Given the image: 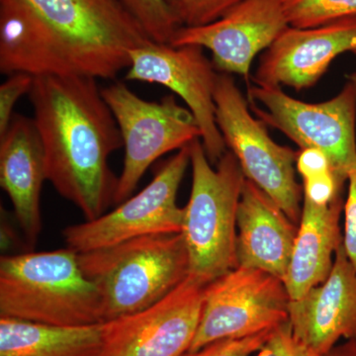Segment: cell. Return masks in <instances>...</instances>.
Here are the masks:
<instances>
[{"mask_svg":"<svg viewBox=\"0 0 356 356\" xmlns=\"http://www.w3.org/2000/svg\"><path fill=\"white\" fill-rule=\"evenodd\" d=\"M205 286L191 276L145 310L103 323L100 356H184L202 314Z\"/></svg>","mask_w":356,"mask_h":356,"instance_id":"12","label":"cell"},{"mask_svg":"<svg viewBox=\"0 0 356 356\" xmlns=\"http://www.w3.org/2000/svg\"><path fill=\"white\" fill-rule=\"evenodd\" d=\"M214 99L218 128L245 178L299 225L303 189L295 178L298 153L271 139L266 124L250 115L247 99L231 74L219 72Z\"/></svg>","mask_w":356,"mask_h":356,"instance_id":"8","label":"cell"},{"mask_svg":"<svg viewBox=\"0 0 356 356\" xmlns=\"http://www.w3.org/2000/svg\"><path fill=\"white\" fill-rule=\"evenodd\" d=\"M304 198L318 205H329L341 195L343 184L339 182L332 168L302 177Z\"/></svg>","mask_w":356,"mask_h":356,"instance_id":"25","label":"cell"},{"mask_svg":"<svg viewBox=\"0 0 356 356\" xmlns=\"http://www.w3.org/2000/svg\"><path fill=\"white\" fill-rule=\"evenodd\" d=\"M290 27L309 29L356 16V0H282Z\"/></svg>","mask_w":356,"mask_h":356,"instance_id":"20","label":"cell"},{"mask_svg":"<svg viewBox=\"0 0 356 356\" xmlns=\"http://www.w3.org/2000/svg\"><path fill=\"white\" fill-rule=\"evenodd\" d=\"M102 93L125 149L114 198V205H119L131 197L156 159L200 139L201 132L191 110L178 104L175 95L147 102L120 81L102 88Z\"/></svg>","mask_w":356,"mask_h":356,"instance_id":"6","label":"cell"},{"mask_svg":"<svg viewBox=\"0 0 356 356\" xmlns=\"http://www.w3.org/2000/svg\"><path fill=\"white\" fill-rule=\"evenodd\" d=\"M284 281L252 267L236 266L206 285L202 314L188 353L226 339L254 336L289 321Z\"/></svg>","mask_w":356,"mask_h":356,"instance_id":"9","label":"cell"},{"mask_svg":"<svg viewBox=\"0 0 356 356\" xmlns=\"http://www.w3.org/2000/svg\"><path fill=\"white\" fill-rule=\"evenodd\" d=\"M255 356H318L293 334L289 321L276 327Z\"/></svg>","mask_w":356,"mask_h":356,"instance_id":"26","label":"cell"},{"mask_svg":"<svg viewBox=\"0 0 356 356\" xmlns=\"http://www.w3.org/2000/svg\"><path fill=\"white\" fill-rule=\"evenodd\" d=\"M252 112L266 125L285 134L301 149L325 154L339 182L356 168V86L351 81L327 102L308 103L287 95L281 88L248 86Z\"/></svg>","mask_w":356,"mask_h":356,"instance_id":"7","label":"cell"},{"mask_svg":"<svg viewBox=\"0 0 356 356\" xmlns=\"http://www.w3.org/2000/svg\"><path fill=\"white\" fill-rule=\"evenodd\" d=\"M118 2L154 43L170 44L180 28L166 0H118Z\"/></svg>","mask_w":356,"mask_h":356,"instance_id":"21","label":"cell"},{"mask_svg":"<svg viewBox=\"0 0 356 356\" xmlns=\"http://www.w3.org/2000/svg\"><path fill=\"white\" fill-rule=\"evenodd\" d=\"M273 330L243 339H221L194 353H187L184 356H250L266 343Z\"/></svg>","mask_w":356,"mask_h":356,"instance_id":"24","label":"cell"},{"mask_svg":"<svg viewBox=\"0 0 356 356\" xmlns=\"http://www.w3.org/2000/svg\"><path fill=\"white\" fill-rule=\"evenodd\" d=\"M118 0H0V72L115 79L149 43Z\"/></svg>","mask_w":356,"mask_h":356,"instance_id":"1","label":"cell"},{"mask_svg":"<svg viewBox=\"0 0 356 356\" xmlns=\"http://www.w3.org/2000/svg\"><path fill=\"white\" fill-rule=\"evenodd\" d=\"M200 139L191 144L192 187L184 207L189 275L204 286L238 266L236 213L245 177L226 152L212 168Z\"/></svg>","mask_w":356,"mask_h":356,"instance_id":"5","label":"cell"},{"mask_svg":"<svg viewBox=\"0 0 356 356\" xmlns=\"http://www.w3.org/2000/svg\"><path fill=\"white\" fill-rule=\"evenodd\" d=\"M130 60L126 81L161 84L180 96L200 129L208 159L217 163L227 152L216 122L214 95L219 72L202 47L151 41L134 49Z\"/></svg>","mask_w":356,"mask_h":356,"instance_id":"11","label":"cell"},{"mask_svg":"<svg viewBox=\"0 0 356 356\" xmlns=\"http://www.w3.org/2000/svg\"><path fill=\"white\" fill-rule=\"evenodd\" d=\"M348 81H351V83H355L356 86V72L350 74V76H348Z\"/></svg>","mask_w":356,"mask_h":356,"instance_id":"29","label":"cell"},{"mask_svg":"<svg viewBox=\"0 0 356 356\" xmlns=\"http://www.w3.org/2000/svg\"><path fill=\"white\" fill-rule=\"evenodd\" d=\"M288 27L282 0H243L215 22L180 27L170 44L208 49L218 72L240 74L248 81L254 58Z\"/></svg>","mask_w":356,"mask_h":356,"instance_id":"13","label":"cell"},{"mask_svg":"<svg viewBox=\"0 0 356 356\" xmlns=\"http://www.w3.org/2000/svg\"><path fill=\"white\" fill-rule=\"evenodd\" d=\"M103 323L60 327L0 317V356H100Z\"/></svg>","mask_w":356,"mask_h":356,"instance_id":"19","label":"cell"},{"mask_svg":"<svg viewBox=\"0 0 356 356\" xmlns=\"http://www.w3.org/2000/svg\"><path fill=\"white\" fill-rule=\"evenodd\" d=\"M348 51L356 55V16L309 29L289 26L262 54L252 81L269 88H310L334 58Z\"/></svg>","mask_w":356,"mask_h":356,"instance_id":"14","label":"cell"},{"mask_svg":"<svg viewBox=\"0 0 356 356\" xmlns=\"http://www.w3.org/2000/svg\"><path fill=\"white\" fill-rule=\"evenodd\" d=\"M34 77L26 72L9 74L0 86V136L3 135L14 116V107L23 95H29Z\"/></svg>","mask_w":356,"mask_h":356,"instance_id":"23","label":"cell"},{"mask_svg":"<svg viewBox=\"0 0 356 356\" xmlns=\"http://www.w3.org/2000/svg\"><path fill=\"white\" fill-rule=\"evenodd\" d=\"M79 261L102 297L104 323L153 306L189 275L181 233L131 238L81 252Z\"/></svg>","mask_w":356,"mask_h":356,"instance_id":"4","label":"cell"},{"mask_svg":"<svg viewBox=\"0 0 356 356\" xmlns=\"http://www.w3.org/2000/svg\"><path fill=\"white\" fill-rule=\"evenodd\" d=\"M324 356H356V339L334 346Z\"/></svg>","mask_w":356,"mask_h":356,"instance_id":"28","label":"cell"},{"mask_svg":"<svg viewBox=\"0 0 356 356\" xmlns=\"http://www.w3.org/2000/svg\"><path fill=\"white\" fill-rule=\"evenodd\" d=\"M191 165V145L159 168L149 184L113 211L63 231L67 248L81 254L131 238L182 232L184 208L177 203L178 189Z\"/></svg>","mask_w":356,"mask_h":356,"instance_id":"10","label":"cell"},{"mask_svg":"<svg viewBox=\"0 0 356 356\" xmlns=\"http://www.w3.org/2000/svg\"><path fill=\"white\" fill-rule=\"evenodd\" d=\"M243 0H166L180 27H199L222 17Z\"/></svg>","mask_w":356,"mask_h":356,"instance_id":"22","label":"cell"},{"mask_svg":"<svg viewBox=\"0 0 356 356\" xmlns=\"http://www.w3.org/2000/svg\"><path fill=\"white\" fill-rule=\"evenodd\" d=\"M0 317L60 327L104 323L99 292L69 248L2 255Z\"/></svg>","mask_w":356,"mask_h":356,"instance_id":"3","label":"cell"},{"mask_svg":"<svg viewBox=\"0 0 356 356\" xmlns=\"http://www.w3.org/2000/svg\"><path fill=\"white\" fill-rule=\"evenodd\" d=\"M28 95L49 181L86 221L102 216L114 204L118 184L109 158L123 140L97 79L35 76Z\"/></svg>","mask_w":356,"mask_h":356,"instance_id":"2","label":"cell"},{"mask_svg":"<svg viewBox=\"0 0 356 356\" xmlns=\"http://www.w3.org/2000/svg\"><path fill=\"white\" fill-rule=\"evenodd\" d=\"M348 193L344 210L343 245L346 257L356 270V168L348 175Z\"/></svg>","mask_w":356,"mask_h":356,"instance_id":"27","label":"cell"},{"mask_svg":"<svg viewBox=\"0 0 356 356\" xmlns=\"http://www.w3.org/2000/svg\"><path fill=\"white\" fill-rule=\"evenodd\" d=\"M343 205L341 195L329 205L304 198L298 233L283 280L290 299L302 298L331 273L334 255L343 243L339 219Z\"/></svg>","mask_w":356,"mask_h":356,"instance_id":"18","label":"cell"},{"mask_svg":"<svg viewBox=\"0 0 356 356\" xmlns=\"http://www.w3.org/2000/svg\"><path fill=\"white\" fill-rule=\"evenodd\" d=\"M47 178L43 145L33 118L14 114L0 136V185L13 205L26 243L35 247L42 231L40 198Z\"/></svg>","mask_w":356,"mask_h":356,"instance_id":"16","label":"cell"},{"mask_svg":"<svg viewBox=\"0 0 356 356\" xmlns=\"http://www.w3.org/2000/svg\"><path fill=\"white\" fill-rule=\"evenodd\" d=\"M289 324L297 339L324 356L341 339H356V270L343 243L324 282L289 303Z\"/></svg>","mask_w":356,"mask_h":356,"instance_id":"15","label":"cell"},{"mask_svg":"<svg viewBox=\"0 0 356 356\" xmlns=\"http://www.w3.org/2000/svg\"><path fill=\"white\" fill-rule=\"evenodd\" d=\"M238 266L284 280L298 225L257 184L245 178L236 213Z\"/></svg>","mask_w":356,"mask_h":356,"instance_id":"17","label":"cell"}]
</instances>
